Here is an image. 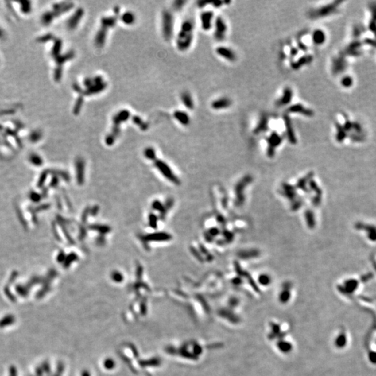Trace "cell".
Returning a JSON list of instances; mask_svg holds the SVG:
<instances>
[{
	"label": "cell",
	"mask_w": 376,
	"mask_h": 376,
	"mask_svg": "<svg viewBox=\"0 0 376 376\" xmlns=\"http://www.w3.org/2000/svg\"><path fill=\"white\" fill-rule=\"evenodd\" d=\"M268 141L269 145V150H271L269 153H273L274 148L279 146L280 144L281 143L282 137L279 133H277V132L274 131V132H272V133L269 134V137H268Z\"/></svg>",
	"instance_id": "cell-11"
},
{
	"label": "cell",
	"mask_w": 376,
	"mask_h": 376,
	"mask_svg": "<svg viewBox=\"0 0 376 376\" xmlns=\"http://www.w3.org/2000/svg\"><path fill=\"white\" fill-rule=\"evenodd\" d=\"M287 111L290 114H300L307 116V117H312L314 114V112L312 109L305 107L302 103H296V104L289 105Z\"/></svg>",
	"instance_id": "cell-4"
},
{
	"label": "cell",
	"mask_w": 376,
	"mask_h": 376,
	"mask_svg": "<svg viewBox=\"0 0 376 376\" xmlns=\"http://www.w3.org/2000/svg\"><path fill=\"white\" fill-rule=\"evenodd\" d=\"M312 41L316 45H321L325 42L326 35L321 29H316L312 33Z\"/></svg>",
	"instance_id": "cell-12"
},
{
	"label": "cell",
	"mask_w": 376,
	"mask_h": 376,
	"mask_svg": "<svg viewBox=\"0 0 376 376\" xmlns=\"http://www.w3.org/2000/svg\"><path fill=\"white\" fill-rule=\"evenodd\" d=\"M216 53L220 57L231 62H234L237 59V54L231 48L226 46H219L216 48Z\"/></svg>",
	"instance_id": "cell-6"
},
{
	"label": "cell",
	"mask_w": 376,
	"mask_h": 376,
	"mask_svg": "<svg viewBox=\"0 0 376 376\" xmlns=\"http://www.w3.org/2000/svg\"><path fill=\"white\" fill-rule=\"evenodd\" d=\"M268 123H269V120H268V116H261V118L259 119V121L258 122L257 126L255 127L254 133L255 134H259L261 133H263V132H265L268 128Z\"/></svg>",
	"instance_id": "cell-14"
},
{
	"label": "cell",
	"mask_w": 376,
	"mask_h": 376,
	"mask_svg": "<svg viewBox=\"0 0 376 376\" xmlns=\"http://www.w3.org/2000/svg\"><path fill=\"white\" fill-rule=\"evenodd\" d=\"M172 17L169 13H165L163 15V34L165 37L169 39L172 36L173 27Z\"/></svg>",
	"instance_id": "cell-9"
},
{
	"label": "cell",
	"mask_w": 376,
	"mask_h": 376,
	"mask_svg": "<svg viewBox=\"0 0 376 376\" xmlns=\"http://www.w3.org/2000/svg\"><path fill=\"white\" fill-rule=\"evenodd\" d=\"M175 118L184 126H187L190 123V119L186 113L183 112L181 111H178L174 114Z\"/></svg>",
	"instance_id": "cell-16"
},
{
	"label": "cell",
	"mask_w": 376,
	"mask_h": 376,
	"mask_svg": "<svg viewBox=\"0 0 376 376\" xmlns=\"http://www.w3.org/2000/svg\"><path fill=\"white\" fill-rule=\"evenodd\" d=\"M181 100L184 105L187 108L192 110L194 108V101L192 98L190 93L188 92H184L181 95Z\"/></svg>",
	"instance_id": "cell-15"
},
{
	"label": "cell",
	"mask_w": 376,
	"mask_h": 376,
	"mask_svg": "<svg viewBox=\"0 0 376 376\" xmlns=\"http://www.w3.org/2000/svg\"><path fill=\"white\" fill-rule=\"evenodd\" d=\"M214 36L217 41H223L227 36L228 27L224 18L221 16L217 17L214 22Z\"/></svg>",
	"instance_id": "cell-3"
},
{
	"label": "cell",
	"mask_w": 376,
	"mask_h": 376,
	"mask_svg": "<svg viewBox=\"0 0 376 376\" xmlns=\"http://www.w3.org/2000/svg\"><path fill=\"white\" fill-rule=\"evenodd\" d=\"M293 98V91L289 87H285L281 96L276 101V105L279 107L288 106L291 103Z\"/></svg>",
	"instance_id": "cell-5"
},
{
	"label": "cell",
	"mask_w": 376,
	"mask_h": 376,
	"mask_svg": "<svg viewBox=\"0 0 376 376\" xmlns=\"http://www.w3.org/2000/svg\"><path fill=\"white\" fill-rule=\"evenodd\" d=\"M312 61L313 56L312 55L303 56L302 57L298 59L296 61L293 62L291 64V68L295 71H297V70H299L300 68H302V66L312 63Z\"/></svg>",
	"instance_id": "cell-13"
},
{
	"label": "cell",
	"mask_w": 376,
	"mask_h": 376,
	"mask_svg": "<svg viewBox=\"0 0 376 376\" xmlns=\"http://www.w3.org/2000/svg\"><path fill=\"white\" fill-rule=\"evenodd\" d=\"M194 26L190 20L183 22L177 38V45L180 50L185 51L190 48L193 40Z\"/></svg>",
	"instance_id": "cell-1"
},
{
	"label": "cell",
	"mask_w": 376,
	"mask_h": 376,
	"mask_svg": "<svg viewBox=\"0 0 376 376\" xmlns=\"http://www.w3.org/2000/svg\"><path fill=\"white\" fill-rule=\"evenodd\" d=\"M122 21L125 23V24L131 25L132 23H133V22L134 21V16L131 13H127V14H124L123 17H122Z\"/></svg>",
	"instance_id": "cell-17"
},
{
	"label": "cell",
	"mask_w": 376,
	"mask_h": 376,
	"mask_svg": "<svg viewBox=\"0 0 376 376\" xmlns=\"http://www.w3.org/2000/svg\"><path fill=\"white\" fill-rule=\"evenodd\" d=\"M215 19L213 12L208 11L202 13L200 15L202 29L205 31H209L213 27Z\"/></svg>",
	"instance_id": "cell-7"
},
{
	"label": "cell",
	"mask_w": 376,
	"mask_h": 376,
	"mask_svg": "<svg viewBox=\"0 0 376 376\" xmlns=\"http://www.w3.org/2000/svg\"><path fill=\"white\" fill-rule=\"evenodd\" d=\"M232 100L228 97H221L211 103V107L215 110H224L232 105Z\"/></svg>",
	"instance_id": "cell-8"
},
{
	"label": "cell",
	"mask_w": 376,
	"mask_h": 376,
	"mask_svg": "<svg viewBox=\"0 0 376 376\" xmlns=\"http://www.w3.org/2000/svg\"><path fill=\"white\" fill-rule=\"evenodd\" d=\"M337 6H338V5L334 2L332 4L316 8V9H313L309 11V13H308V16L312 20L323 18L328 16V15H330L334 14L337 10Z\"/></svg>",
	"instance_id": "cell-2"
},
{
	"label": "cell",
	"mask_w": 376,
	"mask_h": 376,
	"mask_svg": "<svg viewBox=\"0 0 376 376\" xmlns=\"http://www.w3.org/2000/svg\"><path fill=\"white\" fill-rule=\"evenodd\" d=\"M284 121L285 128H286V136L288 139H289V141L291 142L292 144L296 143L297 138L296 136H295L291 119H290V118L288 115H285V116H284Z\"/></svg>",
	"instance_id": "cell-10"
}]
</instances>
